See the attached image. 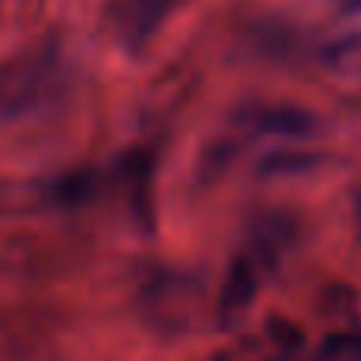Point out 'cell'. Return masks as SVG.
Returning <instances> with one entry per match:
<instances>
[{"label":"cell","mask_w":361,"mask_h":361,"mask_svg":"<svg viewBox=\"0 0 361 361\" xmlns=\"http://www.w3.org/2000/svg\"><path fill=\"white\" fill-rule=\"evenodd\" d=\"M175 0H118V23L130 42H143L159 29Z\"/></svg>","instance_id":"6da1fadb"}]
</instances>
